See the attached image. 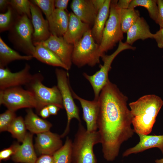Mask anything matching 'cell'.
I'll use <instances>...</instances> for the list:
<instances>
[{"label":"cell","instance_id":"obj_1","mask_svg":"<svg viewBox=\"0 0 163 163\" xmlns=\"http://www.w3.org/2000/svg\"><path fill=\"white\" fill-rule=\"evenodd\" d=\"M127 97L109 80L98 98L97 131L104 159L112 161L118 156L121 145L132 137V116L127 105Z\"/></svg>","mask_w":163,"mask_h":163},{"label":"cell","instance_id":"obj_2","mask_svg":"<svg viewBox=\"0 0 163 163\" xmlns=\"http://www.w3.org/2000/svg\"><path fill=\"white\" fill-rule=\"evenodd\" d=\"M163 101L155 94L144 95L130 103L132 125L137 134L149 135L152 132Z\"/></svg>","mask_w":163,"mask_h":163},{"label":"cell","instance_id":"obj_3","mask_svg":"<svg viewBox=\"0 0 163 163\" xmlns=\"http://www.w3.org/2000/svg\"><path fill=\"white\" fill-rule=\"evenodd\" d=\"M72 142V163H97L94 152V145L101 143L97 131H88L81 123Z\"/></svg>","mask_w":163,"mask_h":163},{"label":"cell","instance_id":"obj_4","mask_svg":"<svg viewBox=\"0 0 163 163\" xmlns=\"http://www.w3.org/2000/svg\"><path fill=\"white\" fill-rule=\"evenodd\" d=\"M33 28L32 21L26 15L17 14L9 29L10 40L16 48L27 55L33 56L35 50L32 39Z\"/></svg>","mask_w":163,"mask_h":163},{"label":"cell","instance_id":"obj_5","mask_svg":"<svg viewBox=\"0 0 163 163\" xmlns=\"http://www.w3.org/2000/svg\"><path fill=\"white\" fill-rule=\"evenodd\" d=\"M72 56V63L78 68L87 65L93 67L100 63L103 55L99 45L94 40L90 29L82 38L74 45Z\"/></svg>","mask_w":163,"mask_h":163},{"label":"cell","instance_id":"obj_6","mask_svg":"<svg viewBox=\"0 0 163 163\" xmlns=\"http://www.w3.org/2000/svg\"><path fill=\"white\" fill-rule=\"evenodd\" d=\"M117 0L111 1L109 16L99 45L100 51L102 55L112 49L124 38L120 23L121 9L117 5Z\"/></svg>","mask_w":163,"mask_h":163},{"label":"cell","instance_id":"obj_7","mask_svg":"<svg viewBox=\"0 0 163 163\" xmlns=\"http://www.w3.org/2000/svg\"><path fill=\"white\" fill-rule=\"evenodd\" d=\"M43 79L41 74H34L31 81L26 86L27 89L31 91L35 96L37 104V111L39 113L43 108L49 105H56L61 109L64 108L61 95L57 86L47 87L43 84Z\"/></svg>","mask_w":163,"mask_h":163},{"label":"cell","instance_id":"obj_8","mask_svg":"<svg viewBox=\"0 0 163 163\" xmlns=\"http://www.w3.org/2000/svg\"><path fill=\"white\" fill-rule=\"evenodd\" d=\"M57 86L60 92L64 107L66 110L67 116V123L61 138L66 136L69 132L71 120L75 118L81 123L78 108L76 105L72 94V90L70 85L69 74L62 69L56 68L55 70Z\"/></svg>","mask_w":163,"mask_h":163},{"label":"cell","instance_id":"obj_9","mask_svg":"<svg viewBox=\"0 0 163 163\" xmlns=\"http://www.w3.org/2000/svg\"><path fill=\"white\" fill-rule=\"evenodd\" d=\"M136 47L131 46L126 42L120 41L119 42L117 48L110 55L105 54L101 56L103 62L100 69L92 75L84 72L83 75L91 84L93 90L94 100L98 99L102 89L108 80V72L111 68V64L116 57L122 51L128 49L135 50Z\"/></svg>","mask_w":163,"mask_h":163},{"label":"cell","instance_id":"obj_10","mask_svg":"<svg viewBox=\"0 0 163 163\" xmlns=\"http://www.w3.org/2000/svg\"><path fill=\"white\" fill-rule=\"evenodd\" d=\"M0 104L15 112L23 108L37 109V103L34 94L21 87L0 90Z\"/></svg>","mask_w":163,"mask_h":163},{"label":"cell","instance_id":"obj_11","mask_svg":"<svg viewBox=\"0 0 163 163\" xmlns=\"http://www.w3.org/2000/svg\"><path fill=\"white\" fill-rule=\"evenodd\" d=\"M30 70V66L28 64L22 69L16 72H12L7 68H0V90L27 85L34 77Z\"/></svg>","mask_w":163,"mask_h":163},{"label":"cell","instance_id":"obj_12","mask_svg":"<svg viewBox=\"0 0 163 163\" xmlns=\"http://www.w3.org/2000/svg\"><path fill=\"white\" fill-rule=\"evenodd\" d=\"M41 42L59 58L66 66L67 71L71 69L72 64V56L73 45L67 43L63 37L52 35L47 40Z\"/></svg>","mask_w":163,"mask_h":163},{"label":"cell","instance_id":"obj_13","mask_svg":"<svg viewBox=\"0 0 163 163\" xmlns=\"http://www.w3.org/2000/svg\"><path fill=\"white\" fill-rule=\"evenodd\" d=\"M30 8L31 21L34 29L32 36L34 44L45 41L51 34L48 21L44 18L40 8L31 2Z\"/></svg>","mask_w":163,"mask_h":163},{"label":"cell","instance_id":"obj_14","mask_svg":"<svg viewBox=\"0 0 163 163\" xmlns=\"http://www.w3.org/2000/svg\"><path fill=\"white\" fill-rule=\"evenodd\" d=\"M60 135L50 131L37 134L35 147L38 152L42 155H51L61 148L62 142Z\"/></svg>","mask_w":163,"mask_h":163},{"label":"cell","instance_id":"obj_15","mask_svg":"<svg viewBox=\"0 0 163 163\" xmlns=\"http://www.w3.org/2000/svg\"><path fill=\"white\" fill-rule=\"evenodd\" d=\"M72 92L74 99L79 102L82 108L83 118L86 123L87 130L89 132L97 131L99 109L98 99L87 100L78 96L73 90Z\"/></svg>","mask_w":163,"mask_h":163},{"label":"cell","instance_id":"obj_16","mask_svg":"<svg viewBox=\"0 0 163 163\" xmlns=\"http://www.w3.org/2000/svg\"><path fill=\"white\" fill-rule=\"evenodd\" d=\"M69 14L68 28L63 37L67 43L74 45L81 39L90 29L89 25L82 22L73 12Z\"/></svg>","mask_w":163,"mask_h":163},{"label":"cell","instance_id":"obj_17","mask_svg":"<svg viewBox=\"0 0 163 163\" xmlns=\"http://www.w3.org/2000/svg\"><path fill=\"white\" fill-rule=\"evenodd\" d=\"M139 141L134 146L125 151L122 155L127 157L133 154H137L149 149L156 148L159 149L163 154V135H156L137 134Z\"/></svg>","mask_w":163,"mask_h":163},{"label":"cell","instance_id":"obj_18","mask_svg":"<svg viewBox=\"0 0 163 163\" xmlns=\"http://www.w3.org/2000/svg\"><path fill=\"white\" fill-rule=\"evenodd\" d=\"M21 145L17 143L15 153L12 156L16 162L35 163L37 158L33 143V134L27 133Z\"/></svg>","mask_w":163,"mask_h":163},{"label":"cell","instance_id":"obj_19","mask_svg":"<svg viewBox=\"0 0 163 163\" xmlns=\"http://www.w3.org/2000/svg\"><path fill=\"white\" fill-rule=\"evenodd\" d=\"M73 12L83 22L94 24L97 14L92 0H73L70 5Z\"/></svg>","mask_w":163,"mask_h":163},{"label":"cell","instance_id":"obj_20","mask_svg":"<svg viewBox=\"0 0 163 163\" xmlns=\"http://www.w3.org/2000/svg\"><path fill=\"white\" fill-rule=\"evenodd\" d=\"M69 19V14L65 11L56 8L46 19L51 35L63 37L67 29Z\"/></svg>","mask_w":163,"mask_h":163},{"label":"cell","instance_id":"obj_21","mask_svg":"<svg viewBox=\"0 0 163 163\" xmlns=\"http://www.w3.org/2000/svg\"><path fill=\"white\" fill-rule=\"evenodd\" d=\"M126 43L132 46L136 41L148 38L153 39L154 34L150 30L149 25L145 19L140 17L126 33Z\"/></svg>","mask_w":163,"mask_h":163},{"label":"cell","instance_id":"obj_22","mask_svg":"<svg viewBox=\"0 0 163 163\" xmlns=\"http://www.w3.org/2000/svg\"><path fill=\"white\" fill-rule=\"evenodd\" d=\"M34 52L33 55L40 62L53 66L59 67L67 71L65 65L59 58L50 50L44 46L41 42L34 44Z\"/></svg>","mask_w":163,"mask_h":163},{"label":"cell","instance_id":"obj_23","mask_svg":"<svg viewBox=\"0 0 163 163\" xmlns=\"http://www.w3.org/2000/svg\"><path fill=\"white\" fill-rule=\"evenodd\" d=\"M111 1L105 0L103 7L97 13L93 27L91 29L94 40L99 45L101 43L103 31L109 16Z\"/></svg>","mask_w":163,"mask_h":163},{"label":"cell","instance_id":"obj_24","mask_svg":"<svg viewBox=\"0 0 163 163\" xmlns=\"http://www.w3.org/2000/svg\"><path fill=\"white\" fill-rule=\"evenodd\" d=\"M24 122L27 129L32 134H38L50 131L52 124L48 121L40 118L32 108L27 110Z\"/></svg>","mask_w":163,"mask_h":163},{"label":"cell","instance_id":"obj_25","mask_svg":"<svg viewBox=\"0 0 163 163\" xmlns=\"http://www.w3.org/2000/svg\"><path fill=\"white\" fill-rule=\"evenodd\" d=\"M31 55H21L8 46L0 37V68H5L11 62L16 60H29Z\"/></svg>","mask_w":163,"mask_h":163},{"label":"cell","instance_id":"obj_26","mask_svg":"<svg viewBox=\"0 0 163 163\" xmlns=\"http://www.w3.org/2000/svg\"><path fill=\"white\" fill-rule=\"evenodd\" d=\"M72 140L67 137L64 145L53 155L54 163H72Z\"/></svg>","mask_w":163,"mask_h":163},{"label":"cell","instance_id":"obj_27","mask_svg":"<svg viewBox=\"0 0 163 163\" xmlns=\"http://www.w3.org/2000/svg\"><path fill=\"white\" fill-rule=\"evenodd\" d=\"M140 17L139 11L135 9H121L120 23L121 29L123 33H126Z\"/></svg>","mask_w":163,"mask_h":163},{"label":"cell","instance_id":"obj_28","mask_svg":"<svg viewBox=\"0 0 163 163\" xmlns=\"http://www.w3.org/2000/svg\"><path fill=\"white\" fill-rule=\"evenodd\" d=\"M24 120L21 116L16 117L9 126L8 131L19 142H22L27 133Z\"/></svg>","mask_w":163,"mask_h":163},{"label":"cell","instance_id":"obj_29","mask_svg":"<svg viewBox=\"0 0 163 163\" xmlns=\"http://www.w3.org/2000/svg\"><path fill=\"white\" fill-rule=\"evenodd\" d=\"M137 6L146 8L150 18L156 22L158 14L157 0H132L128 8L134 9Z\"/></svg>","mask_w":163,"mask_h":163},{"label":"cell","instance_id":"obj_30","mask_svg":"<svg viewBox=\"0 0 163 163\" xmlns=\"http://www.w3.org/2000/svg\"><path fill=\"white\" fill-rule=\"evenodd\" d=\"M30 2L27 0H11L9 5L18 15H26L30 19L31 15L30 8Z\"/></svg>","mask_w":163,"mask_h":163},{"label":"cell","instance_id":"obj_31","mask_svg":"<svg viewBox=\"0 0 163 163\" xmlns=\"http://www.w3.org/2000/svg\"><path fill=\"white\" fill-rule=\"evenodd\" d=\"M14 11L12 7L9 5L7 11L5 13L0 14V32L10 29L12 26L15 18L13 15Z\"/></svg>","mask_w":163,"mask_h":163},{"label":"cell","instance_id":"obj_32","mask_svg":"<svg viewBox=\"0 0 163 163\" xmlns=\"http://www.w3.org/2000/svg\"><path fill=\"white\" fill-rule=\"evenodd\" d=\"M16 115L15 112L8 109L0 115V131H8Z\"/></svg>","mask_w":163,"mask_h":163},{"label":"cell","instance_id":"obj_33","mask_svg":"<svg viewBox=\"0 0 163 163\" xmlns=\"http://www.w3.org/2000/svg\"><path fill=\"white\" fill-rule=\"evenodd\" d=\"M32 2L43 11L47 19L52 14L55 10V0H34Z\"/></svg>","mask_w":163,"mask_h":163},{"label":"cell","instance_id":"obj_34","mask_svg":"<svg viewBox=\"0 0 163 163\" xmlns=\"http://www.w3.org/2000/svg\"><path fill=\"white\" fill-rule=\"evenodd\" d=\"M17 143L13 144L10 147L4 149L0 152V161L6 160L12 156L15 153L16 149Z\"/></svg>","mask_w":163,"mask_h":163},{"label":"cell","instance_id":"obj_35","mask_svg":"<svg viewBox=\"0 0 163 163\" xmlns=\"http://www.w3.org/2000/svg\"><path fill=\"white\" fill-rule=\"evenodd\" d=\"M158 7V14L156 24L159 25L160 28H163V0H157Z\"/></svg>","mask_w":163,"mask_h":163},{"label":"cell","instance_id":"obj_36","mask_svg":"<svg viewBox=\"0 0 163 163\" xmlns=\"http://www.w3.org/2000/svg\"><path fill=\"white\" fill-rule=\"evenodd\" d=\"M157 43L158 48L163 49V28L159 30L154 34V38Z\"/></svg>","mask_w":163,"mask_h":163},{"label":"cell","instance_id":"obj_37","mask_svg":"<svg viewBox=\"0 0 163 163\" xmlns=\"http://www.w3.org/2000/svg\"><path fill=\"white\" fill-rule=\"evenodd\" d=\"M69 0H56L54 4L56 8L61 10L65 11L66 10Z\"/></svg>","mask_w":163,"mask_h":163},{"label":"cell","instance_id":"obj_38","mask_svg":"<svg viewBox=\"0 0 163 163\" xmlns=\"http://www.w3.org/2000/svg\"><path fill=\"white\" fill-rule=\"evenodd\" d=\"M35 163H54L53 155H42L37 159Z\"/></svg>","mask_w":163,"mask_h":163},{"label":"cell","instance_id":"obj_39","mask_svg":"<svg viewBox=\"0 0 163 163\" xmlns=\"http://www.w3.org/2000/svg\"><path fill=\"white\" fill-rule=\"evenodd\" d=\"M132 0H119L118 1L117 4L121 9H126L128 8Z\"/></svg>","mask_w":163,"mask_h":163},{"label":"cell","instance_id":"obj_40","mask_svg":"<svg viewBox=\"0 0 163 163\" xmlns=\"http://www.w3.org/2000/svg\"><path fill=\"white\" fill-rule=\"evenodd\" d=\"M105 1V0H92L93 5L97 12L103 7Z\"/></svg>","mask_w":163,"mask_h":163},{"label":"cell","instance_id":"obj_41","mask_svg":"<svg viewBox=\"0 0 163 163\" xmlns=\"http://www.w3.org/2000/svg\"><path fill=\"white\" fill-rule=\"evenodd\" d=\"M39 114L44 119L48 117L50 115L47 106L43 108L40 111Z\"/></svg>","mask_w":163,"mask_h":163},{"label":"cell","instance_id":"obj_42","mask_svg":"<svg viewBox=\"0 0 163 163\" xmlns=\"http://www.w3.org/2000/svg\"><path fill=\"white\" fill-rule=\"evenodd\" d=\"M47 106L50 115H57L60 109L57 106L53 105H49Z\"/></svg>","mask_w":163,"mask_h":163},{"label":"cell","instance_id":"obj_43","mask_svg":"<svg viewBox=\"0 0 163 163\" xmlns=\"http://www.w3.org/2000/svg\"><path fill=\"white\" fill-rule=\"evenodd\" d=\"M9 1L7 0H0V11L4 12L6 8H8L9 5Z\"/></svg>","mask_w":163,"mask_h":163},{"label":"cell","instance_id":"obj_44","mask_svg":"<svg viewBox=\"0 0 163 163\" xmlns=\"http://www.w3.org/2000/svg\"><path fill=\"white\" fill-rule=\"evenodd\" d=\"M155 163H163V158L156 159L155 160Z\"/></svg>","mask_w":163,"mask_h":163}]
</instances>
